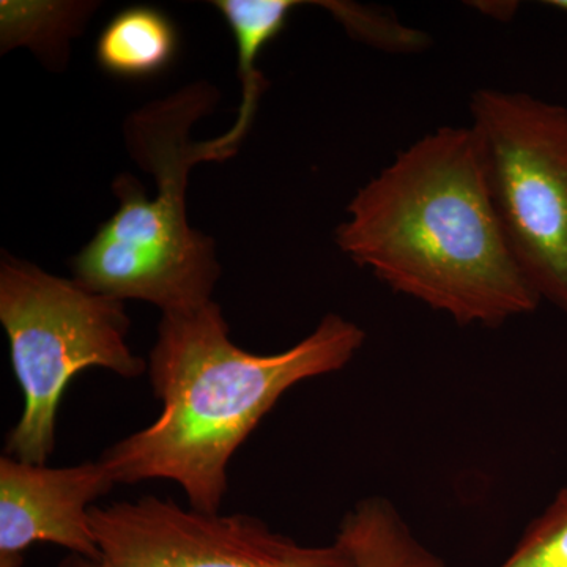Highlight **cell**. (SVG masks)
I'll return each mask as SVG.
<instances>
[{
	"label": "cell",
	"instance_id": "7a4b0ae2",
	"mask_svg": "<svg viewBox=\"0 0 567 567\" xmlns=\"http://www.w3.org/2000/svg\"><path fill=\"white\" fill-rule=\"evenodd\" d=\"M364 342L360 324L330 312L298 344L257 354L230 341L215 301L163 316L147 369L162 413L100 461L115 484L174 481L189 507L221 513L227 466L254 429L287 391L341 371Z\"/></svg>",
	"mask_w": 567,
	"mask_h": 567
},
{
	"label": "cell",
	"instance_id": "30bf717a",
	"mask_svg": "<svg viewBox=\"0 0 567 567\" xmlns=\"http://www.w3.org/2000/svg\"><path fill=\"white\" fill-rule=\"evenodd\" d=\"M178 48L174 22L152 7H132L115 14L96 41V61L121 78L153 76L169 66Z\"/></svg>",
	"mask_w": 567,
	"mask_h": 567
},
{
	"label": "cell",
	"instance_id": "277c9868",
	"mask_svg": "<svg viewBox=\"0 0 567 567\" xmlns=\"http://www.w3.org/2000/svg\"><path fill=\"white\" fill-rule=\"evenodd\" d=\"M0 323L24 409L6 440V454L44 465L55 450L59 409L71 380L89 368L136 379L147 361L126 344L125 303L92 292L76 279L59 278L2 254Z\"/></svg>",
	"mask_w": 567,
	"mask_h": 567
},
{
	"label": "cell",
	"instance_id": "ba28073f",
	"mask_svg": "<svg viewBox=\"0 0 567 567\" xmlns=\"http://www.w3.org/2000/svg\"><path fill=\"white\" fill-rule=\"evenodd\" d=\"M213 6L229 24L237 43L238 73L244 85V99L237 122L230 132L208 141L213 162H223L237 152L248 133L268 82L257 69V58L264 48L286 28L289 14L300 2L295 0H218Z\"/></svg>",
	"mask_w": 567,
	"mask_h": 567
},
{
	"label": "cell",
	"instance_id": "52a82bcc",
	"mask_svg": "<svg viewBox=\"0 0 567 567\" xmlns=\"http://www.w3.org/2000/svg\"><path fill=\"white\" fill-rule=\"evenodd\" d=\"M115 486L102 461L51 468L0 457V567H22L32 544L99 561L91 509Z\"/></svg>",
	"mask_w": 567,
	"mask_h": 567
},
{
	"label": "cell",
	"instance_id": "9c48e42d",
	"mask_svg": "<svg viewBox=\"0 0 567 567\" xmlns=\"http://www.w3.org/2000/svg\"><path fill=\"white\" fill-rule=\"evenodd\" d=\"M336 539L352 555L354 567H447L383 496L360 499L342 518Z\"/></svg>",
	"mask_w": 567,
	"mask_h": 567
},
{
	"label": "cell",
	"instance_id": "2e32d148",
	"mask_svg": "<svg viewBox=\"0 0 567 567\" xmlns=\"http://www.w3.org/2000/svg\"><path fill=\"white\" fill-rule=\"evenodd\" d=\"M546 3L548 7H551V9L567 13V0H548Z\"/></svg>",
	"mask_w": 567,
	"mask_h": 567
},
{
	"label": "cell",
	"instance_id": "4fadbf2b",
	"mask_svg": "<svg viewBox=\"0 0 567 567\" xmlns=\"http://www.w3.org/2000/svg\"><path fill=\"white\" fill-rule=\"evenodd\" d=\"M84 10L81 3L2 2V11L21 18L22 24L2 25L3 48H11L14 43L41 47L43 40L54 39L55 31L71 37L84 20Z\"/></svg>",
	"mask_w": 567,
	"mask_h": 567
},
{
	"label": "cell",
	"instance_id": "6da1fadb",
	"mask_svg": "<svg viewBox=\"0 0 567 567\" xmlns=\"http://www.w3.org/2000/svg\"><path fill=\"white\" fill-rule=\"evenodd\" d=\"M347 215L334 240L353 264L461 327L499 328L543 303L507 245L472 126L399 152Z\"/></svg>",
	"mask_w": 567,
	"mask_h": 567
},
{
	"label": "cell",
	"instance_id": "8992f818",
	"mask_svg": "<svg viewBox=\"0 0 567 567\" xmlns=\"http://www.w3.org/2000/svg\"><path fill=\"white\" fill-rule=\"evenodd\" d=\"M99 561L89 567H354L338 539L305 546L248 514L185 509L174 499L93 506Z\"/></svg>",
	"mask_w": 567,
	"mask_h": 567
},
{
	"label": "cell",
	"instance_id": "5b68a950",
	"mask_svg": "<svg viewBox=\"0 0 567 567\" xmlns=\"http://www.w3.org/2000/svg\"><path fill=\"white\" fill-rule=\"evenodd\" d=\"M468 107L511 252L539 300L567 316V107L499 89H480Z\"/></svg>",
	"mask_w": 567,
	"mask_h": 567
},
{
	"label": "cell",
	"instance_id": "8fae6325",
	"mask_svg": "<svg viewBox=\"0 0 567 567\" xmlns=\"http://www.w3.org/2000/svg\"><path fill=\"white\" fill-rule=\"evenodd\" d=\"M353 39L388 52H421L431 47L427 33L402 24L391 11L353 2H319Z\"/></svg>",
	"mask_w": 567,
	"mask_h": 567
},
{
	"label": "cell",
	"instance_id": "9a60e30c",
	"mask_svg": "<svg viewBox=\"0 0 567 567\" xmlns=\"http://www.w3.org/2000/svg\"><path fill=\"white\" fill-rule=\"evenodd\" d=\"M89 563H91L89 559L82 558L80 555H70L58 567H89Z\"/></svg>",
	"mask_w": 567,
	"mask_h": 567
},
{
	"label": "cell",
	"instance_id": "5bb4252c",
	"mask_svg": "<svg viewBox=\"0 0 567 567\" xmlns=\"http://www.w3.org/2000/svg\"><path fill=\"white\" fill-rule=\"evenodd\" d=\"M473 6L477 10H483L488 17L496 18V20H507L517 10L516 2H476Z\"/></svg>",
	"mask_w": 567,
	"mask_h": 567
},
{
	"label": "cell",
	"instance_id": "7c38bea8",
	"mask_svg": "<svg viewBox=\"0 0 567 567\" xmlns=\"http://www.w3.org/2000/svg\"><path fill=\"white\" fill-rule=\"evenodd\" d=\"M496 567H567V486L529 522L509 557Z\"/></svg>",
	"mask_w": 567,
	"mask_h": 567
},
{
	"label": "cell",
	"instance_id": "3957f363",
	"mask_svg": "<svg viewBox=\"0 0 567 567\" xmlns=\"http://www.w3.org/2000/svg\"><path fill=\"white\" fill-rule=\"evenodd\" d=\"M218 96L199 82L126 121V147L155 177L158 192L147 196L133 175H118L112 186L121 203L117 212L73 259L74 279L82 286L122 301H147L163 316L210 303L221 265L212 238L189 226L186 186L193 166L212 162L207 142H193L189 132Z\"/></svg>",
	"mask_w": 567,
	"mask_h": 567
}]
</instances>
